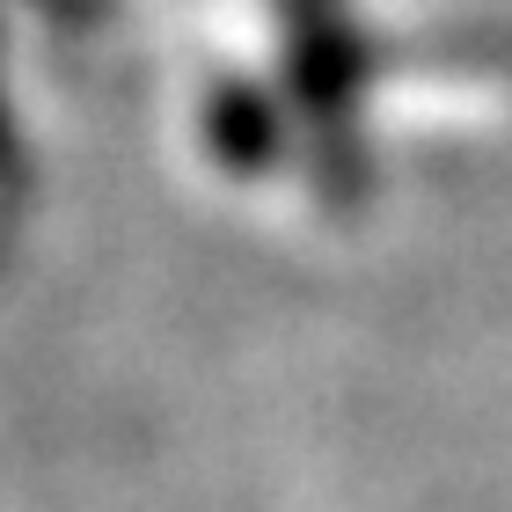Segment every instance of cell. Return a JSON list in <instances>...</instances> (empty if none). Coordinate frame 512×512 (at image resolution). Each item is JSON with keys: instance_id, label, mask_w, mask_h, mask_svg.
I'll use <instances>...</instances> for the list:
<instances>
[{"instance_id": "6da1fadb", "label": "cell", "mask_w": 512, "mask_h": 512, "mask_svg": "<svg viewBox=\"0 0 512 512\" xmlns=\"http://www.w3.org/2000/svg\"><path fill=\"white\" fill-rule=\"evenodd\" d=\"M15 198H22V132L8 103V44H0V227L15 220Z\"/></svg>"}]
</instances>
